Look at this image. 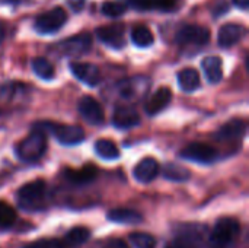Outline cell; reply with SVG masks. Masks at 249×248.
I'll list each match as a JSON object with an SVG mask.
<instances>
[{
    "mask_svg": "<svg viewBox=\"0 0 249 248\" xmlns=\"http://www.w3.org/2000/svg\"><path fill=\"white\" fill-rule=\"evenodd\" d=\"M107 219L115 224H123V225H139L143 221V216L131 209H112L108 212Z\"/></svg>",
    "mask_w": 249,
    "mask_h": 248,
    "instance_id": "7402d4cb",
    "label": "cell"
},
{
    "mask_svg": "<svg viewBox=\"0 0 249 248\" xmlns=\"http://www.w3.org/2000/svg\"><path fill=\"white\" fill-rule=\"evenodd\" d=\"M140 123V115L133 107L120 105L112 114V124L120 130H127L136 127Z\"/></svg>",
    "mask_w": 249,
    "mask_h": 248,
    "instance_id": "9a60e30c",
    "label": "cell"
},
{
    "mask_svg": "<svg viewBox=\"0 0 249 248\" xmlns=\"http://www.w3.org/2000/svg\"><path fill=\"white\" fill-rule=\"evenodd\" d=\"M207 228L198 224H184L177 228L175 238L166 248H203Z\"/></svg>",
    "mask_w": 249,
    "mask_h": 248,
    "instance_id": "3957f363",
    "label": "cell"
},
{
    "mask_svg": "<svg viewBox=\"0 0 249 248\" xmlns=\"http://www.w3.org/2000/svg\"><path fill=\"white\" fill-rule=\"evenodd\" d=\"M172 99V91L166 86L159 88L146 102V113L149 115H156L160 111H163Z\"/></svg>",
    "mask_w": 249,
    "mask_h": 248,
    "instance_id": "ac0fdd59",
    "label": "cell"
},
{
    "mask_svg": "<svg viewBox=\"0 0 249 248\" xmlns=\"http://www.w3.org/2000/svg\"><path fill=\"white\" fill-rule=\"evenodd\" d=\"M131 41L134 45L140 47V48H147L150 45H153L155 42V37L152 34V31L144 26V25H137L133 28L131 31Z\"/></svg>",
    "mask_w": 249,
    "mask_h": 248,
    "instance_id": "d4e9b609",
    "label": "cell"
},
{
    "mask_svg": "<svg viewBox=\"0 0 249 248\" xmlns=\"http://www.w3.org/2000/svg\"><path fill=\"white\" fill-rule=\"evenodd\" d=\"M25 248H63V244L57 240H41L26 246Z\"/></svg>",
    "mask_w": 249,
    "mask_h": 248,
    "instance_id": "1f68e13d",
    "label": "cell"
},
{
    "mask_svg": "<svg viewBox=\"0 0 249 248\" xmlns=\"http://www.w3.org/2000/svg\"><path fill=\"white\" fill-rule=\"evenodd\" d=\"M149 79L144 76H137V77H130V79H124L121 82L117 83V89L121 98L128 99V101H136L139 98H142L147 89H149Z\"/></svg>",
    "mask_w": 249,
    "mask_h": 248,
    "instance_id": "9c48e42d",
    "label": "cell"
},
{
    "mask_svg": "<svg viewBox=\"0 0 249 248\" xmlns=\"http://www.w3.org/2000/svg\"><path fill=\"white\" fill-rule=\"evenodd\" d=\"M136 10H159L172 12L178 6V0H127Z\"/></svg>",
    "mask_w": 249,
    "mask_h": 248,
    "instance_id": "d6986e66",
    "label": "cell"
},
{
    "mask_svg": "<svg viewBox=\"0 0 249 248\" xmlns=\"http://www.w3.org/2000/svg\"><path fill=\"white\" fill-rule=\"evenodd\" d=\"M4 35H6V34H4V28H3V25L0 23V42L4 39Z\"/></svg>",
    "mask_w": 249,
    "mask_h": 248,
    "instance_id": "8d00e7d4",
    "label": "cell"
},
{
    "mask_svg": "<svg viewBox=\"0 0 249 248\" xmlns=\"http://www.w3.org/2000/svg\"><path fill=\"white\" fill-rule=\"evenodd\" d=\"M50 129V132L55 136V139L64 146H74L85 140V132L77 126H66V124H44Z\"/></svg>",
    "mask_w": 249,
    "mask_h": 248,
    "instance_id": "30bf717a",
    "label": "cell"
},
{
    "mask_svg": "<svg viewBox=\"0 0 249 248\" xmlns=\"http://www.w3.org/2000/svg\"><path fill=\"white\" fill-rule=\"evenodd\" d=\"M159 174V164L153 158H144L142 159L133 170V177L143 184H147L153 181Z\"/></svg>",
    "mask_w": 249,
    "mask_h": 248,
    "instance_id": "2e32d148",
    "label": "cell"
},
{
    "mask_svg": "<svg viewBox=\"0 0 249 248\" xmlns=\"http://www.w3.org/2000/svg\"><path fill=\"white\" fill-rule=\"evenodd\" d=\"M32 70L42 80H51L55 76L54 66L44 57H36L32 60Z\"/></svg>",
    "mask_w": 249,
    "mask_h": 248,
    "instance_id": "4316f807",
    "label": "cell"
},
{
    "mask_svg": "<svg viewBox=\"0 0 249 248\" xmlns=\"http://www.w3.org/2000/svg\"><path fill=\"white\" fill-rule=\"evenodd\" d=\"M179 156L185 161H193L201 165H210L217 159V151L206 143H191L179 152Z\"/></svg>",
    "mask_w": 249,
    "mask_h": 248,
    "instance_id": "52a82bcc",
    "label": "cell"
},
{
    "mask_svg": "<svg viewBox=\"0 0 249 248\" xmlns=\"http://www.w3.org/2000/svg\"><path fill=\"white\" fill-rule=\"evenodd\" d=\"M96 37L99 41L114 50L124 48L125 45V38H124V25L123 23H112V25H105L99 26L96 29Z\"/></svg>",
    "mask_w": 249,
    "mask_h": 248,
    "instance_id": "8fae6325",
    "label": "cell"
},
{
    "mask_svg": "<svg viewBox=\"0 0 249 248\" xmlns=\"http://www.w3.org/2000/svg\"><path fill=\"white\" fill-rule=\"evenodd\" d=\"M95 153L105 159V161H114L120 158V149L112 140L108 139H99L95 143Z\"/></svg>",
    "mask_w": 249,
    "mask_h": 248,
    "instance_id": "cb8c5ba5",
    "label": "cell"
},
{
    "mask_svg": "<svg viewBox=\"0 0 249 248\" xmlns=\"http://www.w3.org/2000/svg\"><path fill=\"white\" fill-rule=\"evenodd\" d=\"M162 172H163V177L166 180L174 181V183H184V181H188L191 178V172L185 167H181L177 164L165 165Z\"/></svg>",
    "mask_w": 249,
    "mask_h": 248,
    "instance_id": "484cf974",
    "label": "cell"
},
{
    "mask_svg": "<svg viewBox=\"0 0 249 248\" xmlns=\"http://www.w3.org/2000/svg\"><path fill=\"white\" fill-rule=\"evenodd\" d=\"M67 4L74 10V12H82V9L86 4V0H67Z\"/></svg>",
    "mask_w": 249,
    "mask_h": 248,
    "instance_id": "d6a6232c",
    "label": "cell"
},
{
    "mask_svg": "<svg viewBox=\"0 0 249 248\" xmlns=\"http://www.w3.org/2000/svg\"><path fill=\"white\" fill-rule=\"evenodd\" d=\"M77 110H79L80 115L83 117V120L88 121L89 124L98 126V124H102L105 120V114H104L101 104L89 95L80 98V101L77 104Z\"/></svg>",
    "mask_w": 249,
    "mask_h": 248,
    "instance_id": "7c38bea8",
    "label": "cell"
},
{
    "mask_svg": "<svg viewBox=\"0 0 249 248\" xmlns=\"http://www.w3.org/2000/svg\"><path fill=\"white\" fill-rule=\"evenodd\" d=\"M247 34L245 26L239 23H226L219 29L217 34V42L222 48H229L238 44Z\"/></svg>",
    "mask_w": 249,
    "mask_h": 248,
    "instance_id": "5bb4252c",
    "label": "cell"
},
{
    "mask_svg": "<svg viewBox=\"0 0 249 248\" xmlns=\"http://www.w3.org/2000/svg\"><path fill=\"white\" fill-rule=\"evenodd\" d=\"M247 130V123L239 118H233L229 123L223 124L214 134V139L219 142H228V140H235L239 139L245 134Z\"/></svg>",
    "mask_w": 249,
    "mask_h": 248,
    "instance_id": "e0dca14e",
    "label": "cell"
},
{
    "mask_svg": "<svg viewBox=\"0 0 249 248\" xmlns=\"http://www.w3.org/2000/svg\"><path fill=\"white\" fill-rule=\"evenodd\" d=\"M67 22V13L63 7L57 6L35 18L34 29L39 34H55Z\"/></svg>",
    "mask_w": 249,
    "mask_h": 248,
    "instance_id": "5b68a950",
    "label": "cell"
},
{
    "mask_svg": "<svg viewBox=\"0 0 249 248\" xmlns=\"http://www.w3.org/2000/svg\"><path fill=\"white\" fill-rule=\"evenodd\" d=\"M209 39H210V31L206 26L196 25V23H185L175 34V42L181 45H187V44L204 45L209 42Z\"/></svg>",
    "mask_w": 249,
    "mask_h": 248,
    "instance_id": "8992f818",
    "label": "cell"
},
{
    "mask_svg": "<svg viewBox=\"0 0 249 248\" xmlns=\"http://www.w3.org/2000/svg\"><path fill=\"white\" fill-rule=\"evenodd\" d=\"M96 175H98V172L93 167H83L80 170H66L64 171V178L76 186L89 184L96 180Z\"/></svg>",
    "mask_w": 249,
    "mask_h": 248,
    "instance_id": "44dd1931",
    "label": "cell"
},
{
    "mask_svg": "<svg viewBox=\"0 0 249 248\" xmlns=\"http://www.w3.org/2000/svg\"><path fill=\"white\" fill-rule=\"evenodd\" d=\"M203 72L207 77V80L213 85L219 83L223 79V63L220 57L209 56L201 61Z\"/></svg>",
    "mask_w": 249,
    "mask_h": 248,
    "instance_id": "ffe728a7",
    "label": "cell"
},
{
    "mask_svg": "<svg viewBox=\"0 0 249 248\" xmlns=\"http://www.w3.org/2000/svg\"><path fill=\"white\" fill-rule=\"evenodd\" d=\"M130 241L136 248H156V240L150 234L144 232H133L130 235Z\"/></svg>",
    "mask_w": 249,
    "mask_h": 248,
    "instance_id": "4dcf8cb0",
    "label": "cell"
},
{
    "mask_svg": "<svg viewBox=\"0 0 249 248\" xmlns=\"http://www.w3.org/2000/svg\"><path fill=\"white\" fill-rule=\"evenodd\" d=\"M233 1V4L236 6V7H239V9H242V10H247L249 6V0H232Z\"/></svg>",
    "mask_w": 249,
    "mask_h": 248,
    "instance_id": "e575fe53",
    "label": "cell"
},
{
    "mask_svg": "<svg viewBox=\"0 0 249 248\" xmlns=\"http://www.w3.org/2000/svg\"><path fill=\"white\" fill-rule=\"evenodd\" d=\"M241 225L233 218H222L216 222L209 237V248H236Z\"/></svg>",
    "mask_w": 249,
    "mask_h": 248,
    "instance_id": "6da1fadb",
    "label": "cell"
},
{
    "mask_svg": "<svg viewBox=\"0 0 249 248\" xmlns=\"http://www.w3.org/2000/svg\"><path fill=\"white\" fill-rule=\"evenodd\" d=\"M70 72L76 79L88 86H98L101 82V72L98 66L92 63H70Z\"/></svg>",
    "mask_w": 249,
    "mask_h": 248,
    "instance_id": "4fadbf2b",
    "label": "cell"
},
{
    "mask_svg": "<svg viewBox=\"0 0 249 248\" xmlns=\"http://www.w3.org/2000/svg\"><path fill=\"white\" fill-rule=\"evenodd\" d=\"M178 85L179 88L184 91V92H194L200 88L201 85V80H200V75L196 69L193 67H187V69H182L178 76Z\"/></svg>",
    "mask_w": 249,
    "mask_h": 248,
    "instance_id": "603a6c76",
    "label": "cell"
},
{
    "mask_svg": "<svg viewBox=\"0 0 249 248\" xmlns=\"http://www.w3.org/2000/svg\"><path fill=\"white\" fill-rule=\"evenodd\" d=\"M16 221V210L6 202H0V229L10 228Z\"/></svg>",
    "mask_w": 249,
    "mask_h": 248,
    "instance_id": "f1b7e54d",
    "label": "cell"
},
{
    "mask_svg": "<svg viewBox=\"0 0 249 248\" xmlns=\"http://www.w3.org/2000/svg\"><path fill=\"white\" fill-rule=\"evenodd\" d=\"M104 248H130L123 240H111V241H108L107 243V246Z\"/></svg>",
    "mask_w": 249,
    "mask_h": 248,
    "instance_id": "836d02e7",
    "label": "cell"
},
{
    "mask_svg": "<svg viewBox=\"0 0 249 248\" xmlns=\"http://www.w3.org/2000/svg\"><path fill=\"white\" fill-rule=\"evenodd\" d=\"M90 237V231L85 227H76L73 229H70L66 235V246L69 247H79L82 244H85Z\"/></svg>",
    "mask_w": 249,
    "mask_h": 248,
    "instance_id": "83f0119b",
    "label": "cell"
},
{
    "mask_svg": "<svg viewBox=\"0 0 249 248\" xmlns=\"http://www.w3.org/2000/svg\"><path fill=\"white\" fill-rule=\"evenodd\" d=\"M92 47V35L82 32L73 37H69L57 44V48L64 56H82L88 53Z\"/></svg>",
    "mask_w": 249,
    "mask_h": 248,
    "instance_id": "ba28073f",
    "label": "cell"
},
{
    "mask_svg": "<svg viewBox=\"0 0 249 248\" xmlns=\"http://www.w3.org/2000/svg\"><path fill=\"white\" fill-rule=\"evenodd\" d=\"M101 12L108 16V18H118L127 12V6L121 1H114V0H107L101 6Z\"/></svg>",
    "mask_w": 249,
    "mask_h": 248,
    "instance_id": "f546056e",
    "label": "cell"
},
{
    "mask_svg": "<svg viewBox=\"0 0 249 248\" xmlns=\"http://www.w3.org/2000/svg\"><path fill=\"white\" fill-rule=\"evenodd\" d=\"M28 0H0V3H7V4H20Z\"/></svg>",
    "mask_w": 249,
    "mask_h": 248,
    "instance_id": "d590c367",
    "label": "cell"
},
{
    "mask_svg": "<svg viewBox=\"0 0 249 248\" xmlns=\"http://www.w3.org/2000/svg\"><path fill=\"white\" fill-rule=\"evenodd\" d=\"M47 184L42 180L31 181L22 186L18 191V203L22 209L28 212H36L44 208Z\"/></svg>",
    "mask_w": 249,
    "mask_h": 248,
    "instance_id": "277c9868",
    "label": "cell"
},
{
    "mask_svg": "<svg viewBox=\"0 0 249 248\" xmlns=\"http://www.w3.org/2000/svg\"><path fill=\"white\" fill-rule=\"evenodd\" d=\"M47 151V137L42 130H34L28 137L15 148L16 156L23 162H35L42 158Z\"/></svg>",
    "mask_w": 249,
    "mask_h": 248,
    "instance_id": "7a4b0ae2",
    "label": "cell"
}]
</instances>
